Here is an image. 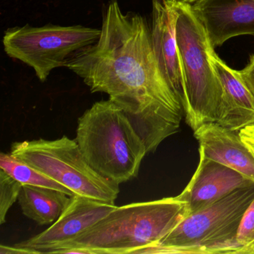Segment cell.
Returning <instances> with one entry per match:
<instances>
[{
  "instance_id": "15",
  "label": "cell",
  "mask_w": 254,
  "mask_h": 254,
  "mask_svg": "<svg viewBox=\"0 0 254 254\" xmlns=\"http://www.w3.org/2000/svg\"><path fill=\"white\" fill-rule=\"evenodd\" d=\"M0 169L5 171L22 185L46 187L63 191L70 197L75 195L69 189L52 179L23 160L14 157L11 152L1 153Z\"/></svg>"
},
{
  "instance_id": "19",
  "label": "cell",
  "mask_w": 254,
  "mask_h": 254,
  "mask_svg": "<svg viewBox=\"0 0 254 254\" xmlns=\"http://www.w3.org/2000/svg\"><path fill=\"white\" fill-rule=\"evenodd\" d=\"M172 2H176V3H183V4H191L194 2H197V0H171Z\"/></svg>"
},
{
  "instance_id": "8",
  "label": "cell",
  "mask_w": 254,
  "mask_h": 254,
  "mask_svg": "<svg viewBox=\"0 0 254 254\" xmlns=\"http://www.w3.org/2000/svg\"><path fill=\"white\" fill-rule=\"evenodd\" d=\"M117 206L75 194L51 227L14 245L28 250L31 254H49L59 245L87 231Z\"/></svg>"
},
{
  "instance_id": "3",
  "label": "cell",
  "mask_w": 254,
  "mask_h": 254,
  "mask_svg": "<svg viewBox=\"0 0 254 254\" xmlns=\"http://www.w3.org/2000/svg\"><path fill=\"white\" fill-rule=\"evenodd\" d=\"M75 141L96 172L120 184L136 178L146 147L123 110L111 99L78 119Z\"/></svg>"
},
{
  "instance_id": "10",
  "label": "cell",
  "mask_w": 254,
  "mask_h": 254,
  "mask_svg": "<svg viewBox=\"0 0 254 254\" xmlns=\"http://www.w3.org/2000/svg\"><path fill=\"white\" fill-rule=\"evenodd\" d=\"M199 153L200 162L197 169L188 185L178 195L187 203L189 213L204 209L233 191L254 184V181L237 171Z\"/></svg>"
},
{
  "instance_id": "2",
  "label": "cell",
  "mask_w": 254,
  "mask_h": 254,
  "mask_svg": "<svg viewBox=\"0 0 254 254\" xmlns=\"http://www.w3.org/2000/svg\"><path fill=\"white\" fill-rule=\"evenodd\" d=\"M189 214L187 203L178 195L117 206L87 231L49 254L72 248L88 254H139L159 243Z\"/></svg>"
},
{
  "instance_id": "17",
  "label": "cell",
  "mask_w": 254,
  "mask_h": 254,
  "mask_svg": "<svg viewBox=\"0 0 254 254\" xmlns=\"http://www.w3.org/2000/svg\"><path fill=\"white\" fill-rule=\"evenodd\" d=\"M237 242L241 248V254H254V200L242 218Z\"/></svg>"
},
{
  "instance_id": "16",
  "label": "cell",
  "mask_w": 254,
  "mask_h": 254,
  "mask_svg": "<svg viewBox=\"0 0 254 254\" xmlns=\"http://www.w3.org/2000/svg\"><path fill=\"white\" fill-rule=\"evenodd\" d=\"M22 186L5 171L0 170V224L6 221L8 210L18 200Z\"/></svg>"
},
{
  "instance_id": "12",
  "label": "cell",
  "mask_w": 254,
  "mask_h": 254,
  "mask_svg": "<svg viewBox=\"0 0 254 254\" xmlns=\"http://www.w3.org/2000/svg\"><path fill=\"white\" fill-rule=\"evenodd\" d=\"M209 60L223 90L222 103L215 123L235 131L254 124V100L239 74L221 60L210 46Z\"/></svg>"
},
{
  "instance_id": "5",
  "label": "cell",
  "mask_w": 254,
  "mask_h": 254,
  "mask_svg": "<svg viewBox=\"0 0 254 254\" xmlns=\"http://www.w3.org/2000/svg\"><path fill=\"white\" fill-rule=\"evenodd\" d=\"M175 5V32L185 83L183 108L186 123L195 130L203 125L216 122L223 90L209 60L208 50L212 45L203 25L190 4Z\"/></svg>"
},
{
  "instance_id": "1",
  "label": "cell",
  "mask_w": 254,
  "mask_h": 254,
  "mask_svg": "<svg viewBox=\"0 0 254 254\" xmlns=\"http://www.w3.org/2000/svg\"><path fill=\"white\" fill-rule=\"evenodd\" d=\"M102 33L93 45L70 56L65 67L91 93H105L127 116L146 147L155 152L178 133L184 111L156 59L151 29L142 16L123 14L114 0L105 11Z\"/></svg>"
},
{
  "instance_id": "18",
  "label": "cell",
  "mask_w": 254,
  "mask_h": 254,
  "mask_svg": "<svg viewBox=\"0 0 254 254\" xmlns=\"http://www.w3.org/2000/svg\"><path fill=\"white\" fill-rule=\"evenodd\" d=\"M239 74L254 100V53L250 56L248 64L243 69L239 71Z\"/></svg>"
},
{
  "instance_id": "7",
  "label": "cell",
  "mask_w": 254,
  "mask_h": 254,
  "mask_svg": "<svg viewBox=\"0 0 254 254\" xmlns=\"http://www.w3.org/2000/svg\"><path fill=\"white\" fill-rule=\"evenodd\" d=\"M101 33V29L82 26H17L5 31L4 50L33 68L44 82L53 69L65 66L72 55L96 43Z\"/></svg>"
},
{
  "instance_id": "14",
  "label": "cell",
  "mask_w": 254,
  "mask_h": 254,
  "mask_svg": "<svg viewBox=\"0 0 254 254\" xmlns=\"http://www.w3.org/2000/svg\"><path fill=\"white\" fill-rule=\"evenodd\" d=\"M71 197L63 191L46 187L23 185L18 202L23 215L47 225L56 221L67 207Z\"/></svg>"
},
{
  "instance_id": "9",
  "label": "cell",
  "mask_w": 254,
  "mask_h": 254,
  "mask_svg": "<svg viewBox=\"0 0 254 254\" xmlns=\"http://www.w3.org/2000/svg\"><path fill=\"white\" fill-rule=\"evenodd\" d=\"M212 47L241 35H254V0H197L191 5Z\"/></svg>"
},
{
  "instance_id": "4",
  "label": "cell",
  "mask_w": 254,
  "mask_h": 254,
  "mask_svg": "<svg viewBox=\"0 0 254 254\" xmlns=\"http://www.w3.org/2000/svg\"><path fill=\"white\" fill-rule=\"evenodd\" d=\"M254 200V184L190 214L157 245L139 251L153 254H241L238 231Z\"/></svg>"
},
{
  "instance_id": "6",
  "label": "cell",
  "mask_w": 254,
  "mask_h": 254,
  "mask_svg": "<svg viewBox=\"0 0 254 254\" xmlns=\"http://www.w3.org/2000/svg\"><path fill=\"white\" fill-rule=\"evenodd\" d=\"M12 155L69 189L74 194L115 204L120 184L96 172L87 163L75 139H39L16 142Z\"/></svg>"
},
{
  "instance_id": "13",
  "label": "cell",
  "mask_w": 254,
  "mask_h": 254,
  "mask_svg": "<svg viewBox=\"0 0 254 254\" xmlns=\"http://www.w3.org/2000/svg\"><path fill=\"white\" fill-rule=\"evenodd\" d=\"M194 136L199 143V152L254 181V154L239 131L211 123L194 130Z\"/></svg>"
},
{
  "instance_id": "11",
  "label": "cell",
  "mask_w": 254,
  "mask_h": 254,
  "mask_svg": "<svg viewBox=\"0 0 254 254\" xmlns=\"http://www.w3.org/2000/svg\"><path fill=\"white\" fill-rule=\"evenodd\" d=\"M177 11L171 0H153L151 36L159 66L181 103L185 96L184 69L177 42Z\"/></svg>"
},
{
  "instance_id": "20",
  "label": "cell",
  "mask_w": 254,
  "mask_h": 254,
  "mask_svg": "<svg viewBox=\"0 0 254 254\" xmlns=\"http://www.w3.org/2000/svg\"><path fill=\"white\" fill-rule=\"evenodd\" d=\"M248 148H249L250 151H251V152L253 153V154H254V147H251V146H247Z\"/></svg>"
}]
</instances>
